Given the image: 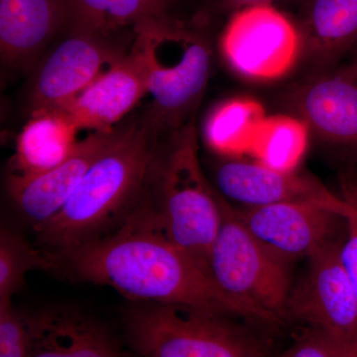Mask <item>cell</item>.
I'll list each match as a JSON object with an SVG mask.
<instances>
[{
  "mask_svg": "<svg viewBox=\"0 0 357 357\" xmlns=\"http://www.w3.org/2000/svg\"><path fill=\"white\" fill-rule=\"evenodd\" d=\"M298 28L309 72L335 67L357 46V0H309Z\"/></svg>",
  "mask_w": 357,
  "mask_h": 357,
  "instance_id": "17",
  "label": "cell"
},
{
  "mask_svg": "<svg viewBox=\"0 0 357 357\" xmlns=\"http://www.w3.org/2000/svg\"><path fill=\"white\" fill-rule=\"evenodd\" d=\"M283 357H357V338L306 326Z\"/></svg>",
  "mask_w": 357,
  "mask_h": 357,
  "instance_id": "23",
  "label": "cell"
},
{
  "mask_svg": "<svg viewBox=\"0 0 357 357\" xmlns=\"http://www.w3.org/2000/svg\"><path fill=\"white\" fill-rule=\"evenodd\" d=\"M222 220L208 255V266L218 287L229 297L285 325L294 283L288 263L265 248L222 199Z\"/></svg>",
  "mask_w": 357,
  "mask_h": 357,
  "instance_id": "6",
  "label": "cell"
},
{
  "mask_svg": "<svg viewBox=\"0 0 357 357\" xmlns=\"http://www.w3.org/2000/svg\"><path fill=\"white\" fill-rule=\"evenodd\" d=\"M352 165H354V170H356V175H357V162H354V163H352Z\"/></svg>",
  "mask_w": 357,
  "mask_h": 357,
  "instance_id": "28",
  "label": "cell"
},
{
  "mask_svg": "<svg viewBox=\"0 0 357 357\" xmlns=\"http://www.w3.org/2000/svg\"><path fill=\"white\" fill-rule=\"evenodd\" d=\"M340 260L357 297V208L354 206L347 215V236L340 248Z\"/></svg>",
  "mask_w": 357,
  "mask_h": 357,
  "instance_id": "25",
  "label": "cell"
},
{
  "mask_svg": "<svg viewBox=\"0 0 357 357\" xmlns=\"http://www.w3.org/2000/svg\"><path fill=\"white\" fill-rule=\"evenodd\" d=\"M220 52L230 69L253 81L280 79L299 63V28L271 3L239 9L220 37Z\"/></svg>",
  "mask_w": 357,
  "mask_h": 357,
  "instance_id": "7",
  "label": "cell"
},
{
  "mask_svg": "<svg viewBox=\"0 0 357 357\" xmlns=\"http://www.w3.org/2000/svg\"><path fill=\"white\" fill-rule=\"evenodd\" d=\"M59 268L55 255L35 248L8 227L0 231V303L13 301L25 283V276L32 270Z\"/></svg>",
  "mask_w": 357,
  "mask_h": 357,
  "instance_id": "21",
  "label": "cell"
},
{
  "mask_svg": "<svg viewBox=\"0 0 357 357\" xmlns=\"http://www.w3.org/2000/svg\"><path fill=\"white\" fill-rule=\"evenodd\" d=\"M123 314L124 333L138 356L262 357L271 354L266 337L234 317L174 303L136 302Z\"/></svg>",
  "mask_w": 357,
  "mask_h": 357,
  "instance_id": "4",
  "label": "cell"
},
{
  "mask_svg": "<svg viewBox=\"0 0 357 357\" xmlns=\"http://www.w3.org/2000/svg\"><path fill=\"white\" fill-rule=\"evenodd\" d=\"M56 257L59 267L79 280L109 286L134 302L188 305L277 326L223 292L206 265L160 229L148 206L131 213L119 229Z\"/></svg>",
  "mask_w": 357,
  "mask_h": 357,
  "instance_id": "1",
  "label": "cell"
},
{
  "mask_svg": "<svg viewBox=\"0 0 357 357\" xmlns=\"http://www.w3.org/2000/svg\"><path fill=\"white\" fill-rule=\"evenodd\" d=\"M309 134L306 124L292 114L266 117L256 136L262 163L278 170H293Z\"/></svg>",
  "mask_w": 357,
  "mask_h": 357,
  "instance_id": "22",
  "label": "cell"
},
{
  "mask_svg": "<svg viewBox=\"0 0 357 357\" xmlns=\"http://www.w3.org/2000/svg\"><path fill=\"white\" fill-rule=\"evenodd\" d=\"M275 0H215L218 6L229 10L236 11L245 7L258 6V4L271 3Z\"/></svg>",
  "mask_w": 357,
  "mask_h": 357,
  "instance_id": "27",
  "label": "cell"
},
{
  "mask_svg": "<svg viewBox=\"0 0 357 357\" xmlns=\"http://www.w3.org/2000/svg\"><path fill=\"white\" fill-rule=\"evenodd\" d=\"M112 131H93L79 141L62 163L32 177L8 178V192L17 210L40 227L62 210L96 158L116 136Z\"/></svg>",
  "mask_w": 357,
  "mask_h": 357,
  "instance_id": "13",
  "label": "cell"
},
{
  "mask_svg": "<svg viewBox=\"0 0 357 357\" xmlns=\"http://www.w3.org/2000/svg\"><path fill=\"white\" fill-rule=\"evenodd\" d=\"M234 210L265 248L292 265L300 258H309L331 244L344 241L347 215L354 206L347 211L328 204L285 203Z\"/></svg>",
  "mask_w": 357,
  "mask_h": 357,
  "instance_id": "9",
  "label": "cell"
},
{
  "mask_svg": "<svg viewBox=\"0 0 357 357\" xmlns=\"http://www.w3.org/2000/svg\"><path fill=\"white\" fill-rule=\"evenodd\" d=\"M123 55L105 35L70 29L67 38L48 54L35 72L29 91L31 112L65 109Z\"/></svg>",
  "mask_w": 357,
  "mask_h": 357,
  "instance_id": "11",
  "label": "cell"
},
{
  "mask_svg": "<svg viewBox=\"0 0 357 357\" xmlns=\"http://www.w3.org/2000/svg\"><path fill=\"white\" fill-rule=\"evenodd\" d=\"M160 137L145 121L117 129L55 217L36 227L37 243L59 255L109 234L131 215L147 183Z\"/></svg>",
  "mask_w": 357,
  "mask_h": 357,
  "instance_id": "2",
  "label": "cell"
},
{
  "mask_svg": "<svg viewBox=\"0 0 357 357\" xmlns=\"http://www.w3.org/2000/svg\"><path fill=\"white\" fill-rule=\"evenodd\" d=\"M151 96L145 122L159 137L195 119L211 70L213 53L206 33L173 17L147 18L133 27Z\"/></svg>",
  "mask_w": 357,
  "mask_h": 357,
  "instance_id": "3",
  "label": "cell"
},
{
  "mask_svg": "<svg viewBox=\"0 0 357 357\" xmlns=\"http://www.w3.org/2000/svg\"><path fill=\"white\" fill-rule=\"evenodd\" d=\"M282 100L317 139L357 162V60L307 72L289 84Z\"/></svg>",
  "mask_w": 357,
  "mask_h": 357,
  "instance_id": "8",
  "label": "cell"
},
{
  "mask_svg": "<svg viewBox=\"0 0 357 357\" xmlns=\"http://www.w3.org/2000/svg\"><path fill=\"white\" fill-rule=\"evenodd\" d=\"M217 190L227 201L241 208L269 204L312 203L351 210L352 204L338 198L319 180L291 171L271 168L263 163L227 159L215 171Z\"/></svg>",
  "mask_w": 357,
  "mask_h": 357,
  "instance_id": "12",
  "label": "cell"
},
{
  "mask_svg": "<svg viewBox=\"0 0 357 357\" xmlns=\"http://www.w3.org/2000/svg\"><path fill=\"white\" fill-rule=\"evenodd\" d=\"M30 356L114 357L123 356L107 326L74 307H47L24 312Z\"/></svg>",
  "mask_w": 357,
  "mask_h": 357,
  "instance_id": "14",
  "label": "cell"
},
{
  "mask_svg": "<svg viewBox=\"0 0 357 357\" xmlns=\"http://www.w3.org/2000/svg\"><path fill=\"white\" fill-rule=\"evenodd\" d=\"M340 181L342 198L357 208V175L352 164L342 169Z\"/></svg>",
  "mask_w": 357,
  "mask_h": 357,
  "instance_id": "26",
  "label": "cell"
},
{
  "mask_svg": "<svg viewBox=\"0 0 357 357\" xmlns=\"http://www.w3.org/2000/svg\"><path fill=\"white\" fill-rule=\"evenodd\" d=\"M67 22L65 0H0L2 62L16 69L31 67Z\"/></svg>",
  "mask_w": 357,
  "mask_h": 357,
  "instance_id": "16",
  "label": "cell"
},
{
  "mask_svg": "<svg viewBox=\"0 0 357 357\" xmlns=\"http://www.w3.org/2000/svg\"><path fill=\"white\" fill-rule=\"evenodd\" d=\"M79 131L65 109L31 112L17 138L10 177H32L62 163L77 146Z\"/></svg>",
  "mask_w": 357,
  "mask_h": 357,
  "instance_id": "18",
  "label": "cell"
},
{
  "mask_svg": "<svg viewBox=\"0 0 357 357\" xmlns=\"http://www.w3.org/2000/svg\"><path fill=\"white\" fill-rule=\"evenodd\" d=\"M0 356H30V337L24 312L13 301L0 303Z\"/></svg>",
  "mask_w": 357,
  "mask_h": 357,
  "instance_id": "24",
  "label": "cell"
},
{
  "mask_svg": "<svg viewBox=\"0 0 357 357\" xmlns=\"http://www.w3.org/2000/svg\"><path fill=\"white\" fill-rule=\"evenodd\" d=\"M266 112L253 98H234L215 105L204 123L208 144L223 154L237 153L257 136Z\"/></svg>",
  "mask_w": 357,
  "mask_h": 357,
  "instance_id": "20",
  "label": "cell"
},
{
  "mask_svg": "<svg viewBox=\"0 0 357 357\" xmlns=\"http://www.w3.org/2000/svg\"><path fill=\"white\" fill-rule=\"evenodd\" d=\"M344 241L307 258L306 270L289 296L287 321L357 338L356 294L340 260Z\"/></svg>",
  "mask_w": 357,
  "mask_h": 357,
  "instance_id": "10",
  "label": "cell"
},
{
  "mask_svg": "<svg viewBox=\"0 0 357 357\" xmlns=\"http://www.w3.org/2000/svg\"><path fill=\"white\" fill-rule=\"evenodd\" d=\"M169 137L163 159L156 160L155 206L148 208L172 243L208 268V255L222 225V196L199 163L195 119Z\"/></svg>",
  "mask_w": 357,
  "mask_h": 357,
  "instance_id": "5",
  "label": "cell"
},
{
  "mask_svg": "<svg viewBox=\"0 0 357 357\" xmlns=\"http://www.w3.org/2000/svg\"><path fill=\"white\" fill-rule=\"evenodd\" d=\"M146 95V70L132 48L62 109L79 130L112 131Z\"/></svg>",
  "mask_w": 357,
  "mask_h": 357,
  "instance_id": "15",
  "label": "cell"
},
{
  "mask_svg": "<svg viewBox=\"0 0 357 357\" xmlns=\"http://www.w3.org/2000/svg\"><path fill=\"white\" fill-rule=\"evenodd\" d=\"M68 27L107 35L147 18L171 17L173 0H65Z\"/></svg>",
  "mask_w": 357,
  "mask_h": 357,
  "instance_id": "19",
  "label": "cell"
}]
</instances>
